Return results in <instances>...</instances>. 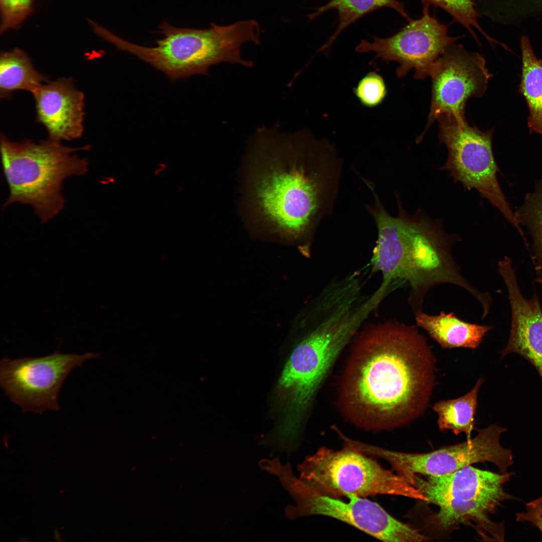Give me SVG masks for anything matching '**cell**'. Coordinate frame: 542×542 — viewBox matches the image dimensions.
I'll use <instances>...</instances> for the list:
<instances>
[{
  "instance_id": "6da1fadb",
  "label": "cell",
  "mask_w": 542,
  "mask_h": 542,
  "mask_svg": "<svg viewBox=\"0 0 542 542\" xmlns=\"http://www.w3.org/2000/svg\"><path fill=\"white\" fill-rule=\"evenodd\" d=\"M333 145L307 130L258 128L240 165L239 211L244 225L308 240L333 209L341 172Z\"/></svg>"
},
{
  "instance_id": "7a4b0ae2",
  "label": "cell",
  "mask_w": 542,
  "mask_h": 542,
  "mask_svg": "<svg viewBox=\"0 0 542 542\" xmlns=\"http://www.w3.org/2000/svg\"><path fill=\"white\" fill-rule=\"evenodd\" d=\"M355 337L338 387L342 416L371 432L404 426L421 416L435 385L436 366L418 326L384 321Z\"/></svg>"
},
{
  "instance_id": "3957f363",
  "label": "cell",
  "mask_w": 542,
  "mask_h": 542,
  "mask_svg": "<svg viewBox=\"0 0 542 542\" xmlns=\"http://www.w3.org/2000/svg\"><path fill=\"white\" fill-rule=\"evenodd\" d=\"M302 319L305 334L295 346L278 383L285 396L283 422L270 434L280 451L298 449L313 401L343 349L367 319L365 310L342 296L322 294L312 301Z\"/></svg>"
},
{
  "instance_id": "277c9868",
  "label": "cell",
  "mask_w": 542,
  "mask_h": 542,
  "mask_svg": "<svg viewBox=\"0 0 542 542\" xmlns=\"http://www.w3.org/2000/svg\"><path fill=\"white\" fill-rule=\"evenodd\" d=\"M159 29L164 38L157 40L153 47L128 42L102 27L98 29L97 35L117 49L163 72L172 81L196 74L208 75L210 67L221 62L250 67L252 63L242 57L241 46L247 42H260V26L254 20L228 26L212 23L205 29L176 28L164 21Z\"/></svg>"
},
{
  "instance_id": "5b68a950",
  "label": "cell",
  "mask_w": 542,
  "mask_h": 542,
  "mask_svg": "<svg viewBox=\"0 0 542 542\" xmlns=\"http://www.w3.org/2000/svg\"><path fill=\"white\" fill-rule=\"evenodd\" d=\"M90 148V145L64 146L49 139L38 143L30 140L15 143L1 134L2 163L9 189L3 207L15 203L29 205L42 223L53 218L65 205L63 182L88 171L87 159L80 158L74 152Z\"/></svg>"
},
{
  "instance_id": "8992f818",
  "label": "cell",
  "mask_w": 542,
  "mask_h": 542,
  "mask_svg": "<svg viewBox=\"0 0 542 542\" xmlns=\"http://www.w3.org/2000/svg\"><path fill=\"white\" fill-rule=\"evenodd\" d=\"M269 473L277 476L295 505L285 508L287 518L295 520L311 515L325 516L346 523L372 536L387 542H419L429 538L418 529L395 518L377 503L356 495L348 501L316 490L294 474L290 463L274 462Z\"/></svg>"
},
{
  "instance_id": "52a82bcc",
  "label": "cell",
  "mask_w": 542,
  "mask_h": 542,
  "mask_svg": "<svg viewBox=\"0 0 542 542\" xmlns=\"http://www.w3.org/2000/svg\"><path fill=\"white\" fill-rule=\"evenodd\" d=\"M297 469L302 480L334 497L392 495L428 501L418 488L383 468L373 457L344 445L338 450L320 447Z\"/></svg>"
},
{
  "instance_id": "ba28073f",
  "label": "cell",
  "mask_w": 542,
  "mask_h": 542,
  "mask_svg": "<svg viewBox=\"0 0 542 542\" xmlns=\"http://www.w3.org/2000/svg\"><path fill=\"white\" fill-rule=\"evenodd\" d=\"M436 120L440 144H444L448 152L441 169L447 171L454 182H461L468 190H476L523 235L497 179L499 169L492 148L494 129L482 131L469 125L465 116L452 114H442Z\"/></svg>"
},
{
  "instance_id": "9c48e42d",
  "label": "cell",
  "mask_w": 542,
  "mask_h": 542,
  "mask_svg": "<svg viewBox=\"0 0 542 542\" xmlns=\"http://www.w3.org/2000/svg\"><path fill=\"white\" fill-rule=\"evenodd\" d=\"M461 240L446 233L441 221L430 218L421 209L412 215L406 258L409 303L415 316L423 311L425 296L432 287L450 284L463 288L481 305L491 306V298L471 284L462 275L452 253V246Z\"/></svg>"
},
{
  "instance_id": "30bf717a",
  "label": "cell",
  "mask_w": 542,
  "mask_h": 542,
  "mask_svg": "<svg viewBox=\"0 0 542 542\" xmlns=\"http://www.w3.org/2000/svg\"><path fill=\"white\" fill-rule=\"evenodd\" d=\"M506 431L493 424L478 429L473 439L425 453L395 451L361 442L357 444V449L366 455L385 460L392 471L414 486L415 475L440 476L475 463L490 462L500 473L508 472L513 463V455L500 443V435Z\"/></svg>"
},
{
  "instance_id": "8fae6325",
  "label": "cell",
  "mask_w": 542,
  "mask_h": 542,
  "mask_svg": "<svg viewBox=\"0 0 542 542\" xmlns=\"http://www.w3.org/2000/svg\"><path fill=\"white\" fill-rule=\"evenodd\" d=\"M99 353L64 354L17 359L4 357L0 362V383L10 399L23 412L42 414L57 411L58 395L65 379L76 367Z\"/></svg>"
},
{
  "instance_id": "7c38bea8",
  "label": "cell",
  "mask_w": 542,
  "mask_h": 542,
  "mask_svg": "<svg viewBox=\"0 0 542 542\" xmlns=\"http://www.w3.org/2000/svg\"><path fill=\"white\" fill-rule=\"evenodd\" d=\"M429 8L423 6L421 18L411 19L404 27L390 37H374L371 42L362 40L356 51L373 52L376 58L383 61L397 62L399 65L396 74L399 78L413 69L417 79L430 76L436 61L461 37L449 36L447 26L431 16Z\"/></svg>"
},
{
  "instance_id": "4fadbf2b",
  "label": "cell",
  "mask_w": 542,
  "mask_h": 542,
  "mask_svg": "<svg viewBox=\"0 0 542 542\" xmlns=\"http://www.w3.org/2000/svg\"><path fill=\"white\" fill-rule=\"evenodd\" d=\"M432 78V99L428 123L423 132L445 113L465 116L468 99L485 93L492 75L485 59L463 47L450 46L435 63Z\"/></svg>"
},
{
  "instance_id": "5bb4252c",
  "label": "cell",
  "mask_w": 542,
  "mask_h": 542,
  "mask_svg": "<svg viewBox=\"0 0 542 542\" xmlns=\"http://www.w3.org/2000/svg\"><path fill=\"white\" fill-rule=\"evenodd\" d=\"M371 190L374 204L366 205L373 218L377 229V240L371 259L372 269L381 274L382 283L392 291L407 284L406 258L411 215L401 205L396 194L398 214L390 215L384 209L373 184L364 180Z\"/></svg>"
},
{
  "instance_id": "9a60e30c",
  "label": "cell",
  "mask_w": 542,
  "mask_h": 542,
  "mask_svg": "<svg viewBox=\"0 0 542 542\" xmlns=\"http://www.w3.org/2000/svg\"><path fill=\"white\" fill-rule=\"evenodd\" d=\"M513 475V472L497 473L469 465L440 476L415 475L414 486L427 498V503L439 506L454 500L473 498L499 506L506 500H517L503 488Z\"/></svg>"
},
{
  "instance_id": "2e32d148",
  "label": "cell",
  "mask_w": 542,
  "mask_h": 542,
  "mask_svg": "<svg viewBox=\"0 0 542 542\" xmlns=\"http://www.w3.org/2000/svg\"><path fill=\"white\" fill-rule=\"evenodd\" d=\"M498 271L507 287L511 310L509 339L500 353L502 357L516 353L527 359L542 379V311L538 298L530 299L521 294L514 270L507 256L498 261Z\"/></svg>"
},
{
  "instance_id": "e0dca14e",
  "label": "cell",
  "mask_w": 542,
  "mask_h": 542,
  "mask_svg": "<svg viewBox=\"0 0 542 542\" xmlns=\"http://www.w3.org/2000/svg\"><path fill=\"white\" fill-rule=\"evenodd\" d=\"M37 121L49 139L60 142L80 138L83 132L84 95L71 78L48 81L34 91Z\"/></svg>"
},
{
  "instance_id": "ac0fdd59",
  "label": "cell",
  "mask_w": 542,
  "mask_h": 542,
  "mask_svg": "<svg viewBox=\"0 0 542 542\" xmlns=\"http://www.w3.org/2000/svg\"><path fill=\"white\" fill-rule=\"evenodd\" d=\"M423 517L422 533L429 538H446L461 525L472 527L485 541H504L505 529L503 522H495L489 514L498 506L478 498L454 500L439 506Z\"/></svg>"
},
{
  "instance_id": "d6986e66",
  "label": "cell",
  "mask_w": 542,
  "mask_h": 542,
  "mask_svg": "<svg viewBox=\"0 0 542 542\" xmlns=\"http://www.w3.org/2000/svg\"><path fill=\"white\" fill-rule=\"evenodd\" d=\"M415 316L416 325L424 329L443 349H475L492 328L491 326L464 321L453 312L441 311L439 315H431L423 311Z\"/></svg>"
},
{
  "instance_id": "ffe728a7",
  "label": "cell",
  "mask_w": 542,
  "mask_h": 542,
  "mask_svg": "<svg viewBox=\"0 0 542 542\" xmlns=\"http://www.w3.org/2000/svg\"><path fill=\"white\" fill-rule=\"evenodd\" d=\"M522 70L519 92L529 109L527 125L530 133L542 134V59H537L526 36L520 40Z\"/></svg>"
},
{
  "instance_id": "44dd1931",
  "label": "cell",
  "mask_w": 542,
  "mask_h": 542,
  "mask_svg": "<svg viewBox=\"0 0 542 542\" xmlns=\"http://www.w3.org/2000/svg\"><path fill=\"white\" fill-rule=\"evenodd\" d=\"M48 77L33 66L28 55L19 49L1 53L0 57V95L8 98L15 91L24 90L32 93L48 82Z\"/></svg>"
},
{
  "instance_id": "7402d4cb",
  "label": "cell",
  "mask_w": 542,
  "mask_h": 542,
  "mask_svg": "<svg viewBox=\"0 0 542 542\" xmlns=\"http://www.w3.org/2000/svg\"><path fill=\"white\" fill-rule=\"evenodd\" d=\"M483 382L484 379L480 378L473 388L463 396L435 403L433 409L438 415L437 423L441 431L451 430L456 435L464 433L467 440L471 439L475 424L477 396Z\"/></svg>"
},
{
  "instance_id": "603a6c76",
  "label": "cell",
  "mask_w": 542,
  "mask_h": 542,
  "mask_svg": "<svg viewBox=\"0 0 542 542\" xmlns=\"http://www.w3.org/2000/svg\"><path fill=\"white\" fill-rule=\"evenodd\" d=\"M384 7L391 8L408 21L411 20L404 9L403 4L397 0H329L325 5L316 8L308 16L310 20L331 9L337 11L339 20L334 33L320 51L326 52L338 35L356 20L375 10Z\"/></svg>"
},
{
  "instance_id": "cb8c5ba5",
  "label": "cell",
  "mask_w": 542,
  "mask_h": 542,
  "mask_svg": "<svg viewBox=\"0 0 542 542\" xmlns=\"http://www.w3.org/2000/svg\"><path fill=\"white\" fill-rule=\"evenodd\" d=\"M514 215L518 224L527 228L532 239V258L536 281L542 283V179L533 192L526 194L524 203L516 209Z\"/></svg>"
},
{
  "instance_id": "d4e9b609",
  "label": "cell",
  "mask_w": 542,
  "mask_h": 542,
  "mask_svg": "<svg viewBox=\"0 0 542 542\" xmlns=\"http://www.w3.org/2000/svg\"><path fill=\"white\" fill-rule=\"evenodd\" d=\"M423 6L433 5L440 8L448 13L453 21L462 25L476 41L478 42L473 28L479 31L488 40L491 39L480 27L478 22V14L475 8L473 0H421Z\"/></svg>"
},
{
  "instance_id": "484cf974",
  "label": "cell",
  "mask_w": 542,
  "mask_h": 542,
  "mask_svg": "<svg viewBox=\"0 0 542 542\" xmlns=\"http://www.w3.org/2000/svg\"><path fill=\"white\" fill-rule=\"evenodd\" d=\"M360 103L373 108L382 103L387 94V88L382 77L375 72L363 76L353 89Z\"/></svg>"
},
{
  "instance_id": "4316f807",
  "label": "cell",
  "mask_w": 542,
  "mask_h": 542,
  "mask_svg": "<svg viewBox=\"0 0 542 542\" xmlns=\"http://www.w3.org/2000/svg\"><path fill=\"white\" fill-rule=\"evenodd\" d=\"M33 0H0L1 32L16 29L32 12Z\"/></svg>"
},
{
  "instance_id": "83f0119b",
  "label": "cell",
  "mask_w": 542,
  "mask_h": 542,
  "mask_svg": "<svg viewBox=\"0 0 542 542\" xmlns=\"http://www.w3.org/2000/svg\"><path fill=\"white\" fill-rule=\"evenodd\" d=\"M525 507V511L516 513V521L530 523L542 535V496L527 502Z\"/></svg>"
}]
</instances>
